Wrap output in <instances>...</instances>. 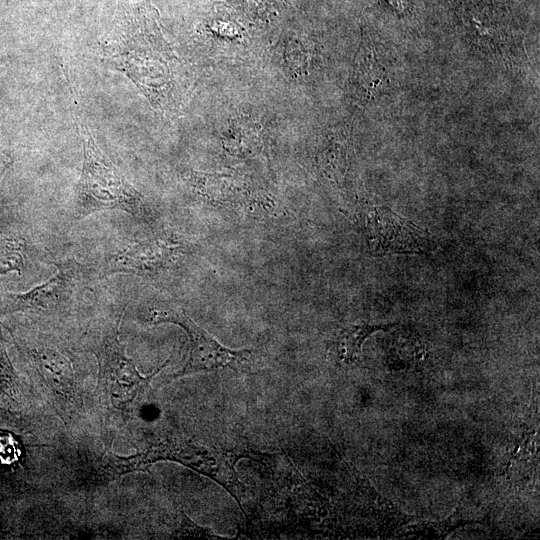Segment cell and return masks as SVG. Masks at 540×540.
Returning a JSON list of instances; mask_svg holds the SVG:
<instances>
[{"label": "cell", "mask_w": 540, "mask_h": 540, "mask_svg": "<svg viewBox=\"0 0 540 540\" xmlns=\"http://www.w3.org/2000/svg\"><path fill=\"white\" fill-rule=\"evenodd\" d=\"M56 272L24 293H9L11 311L50 314L70 308L88 289L91 273L73 258L56 263Z\"/></svg>", "instance_id": "5"}, {"label": "cell", "mask_w": 540, "mask_h": 540, "mask_svg": "<svg viewBox=\"0 0 540 540\" xmlns=\"http://www.w3.org/2000/svg\"><path fill=\"white\" fill-rule=\"evenodd\" d=\"M12 160L9 153L0 147V182L8 168L11 166Z\"/></svg>", "instance_id": "11"}, {"label": "cell", "mask_w": 540, "mask_h": 540, "mask_svg": "<svg viewBox=\"0 0 540 540\" xmlns=\"http://www.w3.org/2000/svg\"><path fill=\"white\" fill-rule=\"evenodd\" d=\"M93 353L98 362L101 389L109 404L122 412L133 411L152 379L169 363L168 359L150 375H141L118 339V325L103 331Z\"/></svg>", "instance_id": "3"}, {"label": "cell", "mask_w": 540, "mask_h": 540, "mask_svg": "<svg viewBox=\"0 0 540 540\" xmlns=\"http://www.w3.org/2000/svg\"><path fill=\"white\" fill-rule=\"evenodd\" d=\"M23 254L13 242L0 243V274L10 271L20 272L23 267Z\"/></svg>", "instance_id": "8"}, {"label": "cell", "mask_w": 540, "mask_h": 540, "mask_svg": "<svg viewBox=\"0 0 540 540\" xmlns=\"http://www.w3.org/2000/svg\"><path fill=\"white\" fill-rule=\"evenodd\" d=\"M181 252L180 244L164 237L131 241L107 257L102 272L156 276L172 267Z\"/></svg>", "instance_id": "6"}, {"label": "cell", "mask_w": 540, "mask_h": 540, "mask_svg": "<svg viewBox=\"0 0 540 540\" xmlns=\"http://www.w3.org/2000/svg\"><path fill=\"white\" fill-rule=\"evenodd\" d=\"M367 236L377 253H415L424 251L429 234L386 208L376 207L366 219Z\"/></svg>", "instance_id": "7"}, {"label": "cell", "mask_w": 540, "mask_h": 540, "mask_svg": "<svg viewBox=\"0 0 540 540\" xmlns=\"http://www.w3.org/2000/svg\"><path fill=\"white\" fill-rule=\"evenodd\" d=\"M150 321L154 324H176L183 328L189 337V356L181 372L176 375L177 377L221 368H229L237 372H248L254 368L252 350H233L221 345L181 310L173 308L154 310Z\"/></svg>", "instance_id": "4"}, {"label": "cell", "mask_w": 540, "mask_h": 540, "mask_svg": "<svg viewBox=\"0 0 540 540\" xmlns=\"http://www.w3.org/2000/svg\"><path fill=\"white\" fill-rule=\"evenodd\" d=\"M20 455L19 441L12 433L0 430V463L11 465L19 461Z\"/></svg>", "instance_id": "9"}, {"label": "cell", "mask_w": 540, "mask_h": 540, "mask_svg": "<svg viewBox=\"0 0 540 540\" xmlns=\"http://www.w3.org/2000/svg\"><path fill=\"white\" fill-rule=\"evenodd\" d=\"M174 461L203 474L227 489L240 503L239 481L235 464L239 456L230 450L196 444L175 434L153 435L146 449L131 457L111 455L107 470L114 475L140 471L157 461Z\"/></svg>", "instance_id": "1"}, {"label": "cell", "mask_w": 540, "mask_h": 540, "mask_svg": "<svg viewBox=\"0 0 540 540\" xmlns=\"http://www.w3.org/2000/svg\"><path fill=\"white\" fill-rule=\"evenodd\" d=\"M374 329L369 326H357L349 329L343 337V347L350 355L359 352L363 340Z\"/></svg>", "instance_id": "10"}, {"label": "cell", "mask_w": 540, "mask_h": 540, "mask_svg": "<svg viewBox=\"0 0 540 540\" xmlns=\"http://www.w3.org/2000/svg\"><path fill=\"white\" fill-rule=\"evenodd\" d=\"M83 166L76 187L74 216L84 219L96 212L118 209L148 221L150 211L144 197L97 146L83 127Z\"/></svg>", "instance_id": "2"}]
</instances>
